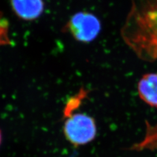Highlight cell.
I'll return each instance as SVG.
<instances>
[{"mask_svg": "<svg viewBox=\"0 0 157 157\" xmlns=\"http://www.w3.org/2000/svg\"><path fill=\"white\" fill-rule=\"evenodd\" d=\"M63 130L66 140L75 147L90 143L94 140L97 134L94 119L81 113L67 115Z\"/></svg>", "mask_w": 157, "mask_h": 157, "instance_id": "6da1fadb", "label": "cell"}, {"mask_svg": "<svg viewBox=\"0 0 157 157\" xmlns=\"http://www.w3.org/2000/svg\"><path fill=\"white\" fill-rule=\"evenodd\" d=\"M101 24L95 14L87 11H79L72 15L63 28L78 42L90 43L100 35Z\"/></svg>", "mask_w": 157, "mask_h": 157, "instance_id": "7a4b0ae2", "label": "cell"}, {"mask_svg": "<svg viewBox=\"0 0 157 157\" xmlns=\"http://www.w3.org/2000/svg\"><path fill=\"white\" fill-rule=\"evenodd\" d=\"M11 2L14 12L24 21L38 18L44 10L43 0H11Z\"/></svg>", "mask_w": 157, "mask_h": 157, "instance_id": "3957f363", "label": "cell"}, {"mask_svg": "<svg viewBox=\"0 0 157 157\" xmlns=\"http://www.w3.org/2000/svg\"><path fill=\"white\" fill-rule=\"evenodd\" d=\"M137 92L147 104L157 107V73H147L142 76L137 85Z\"/></svg>", "mask_w": 157, "mask_h": 157, "instance_id": "277c9868", "label": "cell"}, {"mask_svg": "<svg viewBox=\"0 0 157 157\" xmlns=\"http://www.w3.org/2000/svg\"><path fill=\"white\" fill-rule=\"evenodd\" d=\"M1 139H2V136H1V132H0V143H1Z\"/></svg>", "mask_w": 157, "mask_h": 157, "instance_id": "5b68a950", "label": "cell"}]
</instances>
